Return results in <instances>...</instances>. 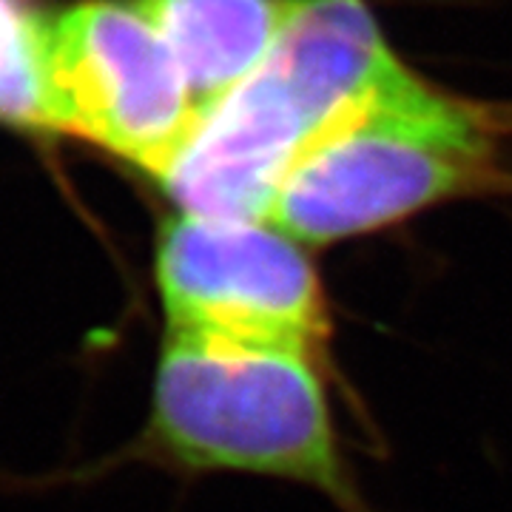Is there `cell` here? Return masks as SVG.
<instances>
[{"instance_id":"obj_1","label":"cell","mask_w":512,"mask_h":512,"mask_svg":"<svg viewBox=\"0 0 512 512\" xmlns=\"http://www.w3.org/2000/svg\"><path fill=\"white\" fill-rule=\"evenodd\" d=\"M402 69L365 0H296L265 63L202 114L154 180L177 214L268 222L316 137Z\"/></svg>"},{"instance_id":"obj_2","label":"cell","mask_w":512,"mask_h":512,"mask_svg":"<svg viewBox=\"0 0 512 512\" xmlns=\"http://www.w3.org/2000/svg\"><path fill=\"white\" fill-rule=\"evenodd\" d=\"M134 456L291 481L339 512H373L342 453L328 362L305 350L165 330Z\"/></svg>"},{"instance_id":"obj_3","label":"cell","mask_w":512,"mask_h":512,"mask_svg":"<svg viewBox=\"0 0 512 512\" xmlns=\"http://www.w3.org/2000/svg\"><path fill=\"white\" fill-rule=\"evenodd\" d=\"M495 154L484 109L402 69L316 137L268 222L302 245L373 234L441 200L498 185Z\"/></svg>"},{"instance_id":"obj_4","label":"cell","mask_w":512,"mask_h":512,"mask_svg":"<svg viewBox=\"0 0 512 512\" xmlns=\"http://www.w3.org/2000/svg\"><path fill=\"white\" fill-rule=\"evenodd\" d=\"M154 279L165 330L328 362L333 319L322 276L274 222L177 214L157 239Z\"/></svg>"},{"instance_id":"obj_5","label":"cell","mask_w":512,"mask_h":512,"mask_svg":"<svg viewBox=\"0 0 512 512\" xmlns=\"http://www.w3.org/2000/svg\"><path fill=\"white\" fill-rule=\"evenodd\" d=\"M52 128L157 174L197 111L180 63L137 0H86L46 20Z\"/></svg>"},{"instance_id":"obj_6","label":"cell","mask_w":512,"mask_h":512,"mask_svg":"<svg viewBox=\"0 0 512 512\" xmlns=\"http://www.w3.org/2000/svg\"><path fill=\"white\" fill-rule=\"evenodd\" d=\"M174 52L197 120L271 55L296 0H137Z\"/></svg>"},{"instance_id":"obj_7","label":"cell","mask_w":512,"mask_h":512,"mask_svg":"<svg viewBox=\"0 0 512 512\" xmlns=\"http://www.w3.org/2000/svg\"><path fill=\"white\" fill-rule=\"evenodd\" d=\"M0 120L52 128L46 83V20L23 0H0Z\"/></svg>"}]
</instances>
